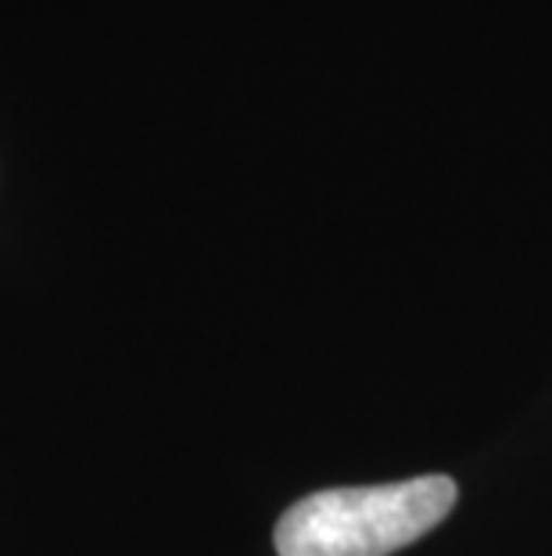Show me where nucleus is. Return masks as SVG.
I'll list each match as a JSON object with an SVG mask.
<instances>
[{
    "label": "nucleus",
    "mask_w": 552,
    "mask_h": 556,
    "mask_svg": "<svg viewBox=\"0 0 552 556\" xmlns=\"http://www.w3.org/2000/svg\"><path fill=\"white\" fill-rule=\"evenodd\" d=\"M455 481L427 475L377 489H331L298 500L277 525L280 556H391L438 528Z\"/></svg>",
    "instance_id": "f257e3e1"
}]
</instances>
